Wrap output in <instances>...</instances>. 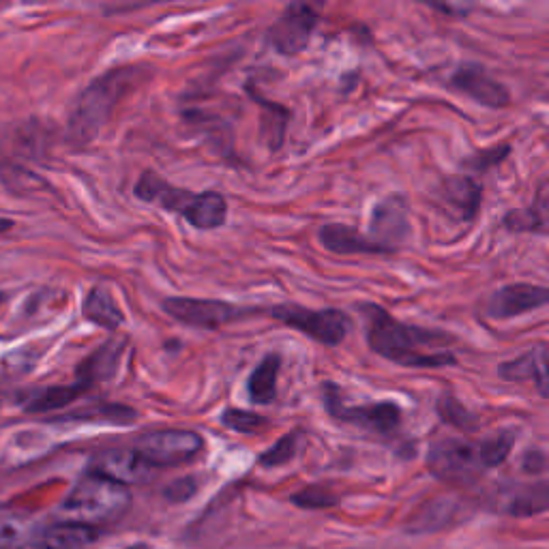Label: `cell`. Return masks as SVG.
<instances>
[{"label": "cell", "mask_w": 549, "mask_h": 549, "mask_svg": "<svg viewBox=\"0 0 549 549\" xmlns=\"http://www.w3.org/2000/svg\"><path fill=\"white\" fill-rule=\"evenodd\" d=\"M359 314L365 320L367 346L382 359L417 369L457 365V356L449 350L455 344L453 335L399 322L376 303H359Z\"/></svg>", "instance_id": "cell-1"}, {"label": "cell", "mask_w": 549, "mask_h": 549, "mask_svg": "<svg viewBox=\"0 0 549 549\" xmlns=\"http://www.w3.org/2000/svg\"><path fill=\"white\" fill-rule=\"evenodd\" d=\"M131 502L133 496L127 485L88 472L58 507V517L69 524L101 530V526L123 519L131 509Z\"/></svg>", "instance_id": "cell-2"}, {"label": "cell", "mask_w": 549, "mask_h": 549, "mask_svg": "<svg viewBox=\"0 0 549 549\" xmlns=\"http://www.w3.org/2000/svg\"><path fill=\"white\" fill-rule=\"evenodd\" d=\"M136 196L144 202L159 204L161 209L183 215L198 230H215L226 224L228 202L219 191H194L172 187L155 172H144L136 185Z\"/></svg>", "instance_id": "cell-3"}, {"label": "cell", "mask_w": 549, "mask_h": 549, "mask_svg": "<svg viewBox=\"0 0 549 549\" xmlns=\"http://www.w3.org/2000/svg\"><path fill=\"white\" fill-rule=\"evenodd\" d=\"M138 76V67H123L106 73V76L88 86L71 112V136L80 142L93 140L99 129L106 125L118 99H123L125 93L136 86Z\"/></svg>", "instance_id": "cell-4"}, {"label": "cell", "mask_w": 549, "mask_h": 549, "mask_svg": "<svg viewBox=\"0 0 549 549\" xmlns=\"http://www.w3.org/2000/svg\"><path fill=\"white\" fill-rule=\"evenodd\" d=\"M322 402L331 419L369 429L374 434L389 436L402 425V408L395 402H372L348 406L344 402V391L335 382H322Z\"/></svg>", "instance_id": "cell-5"}, {"label": "cell", "mask_w": 549, "mask_h": 549, "mask_svg": "<svg viewBox=\"0 0 549 549\" xmlns=\"http://www.w3.org/2000/svg\"><path fill=\"white\" fill-rule=\"evenodd\" d=\"M427 468L442 483L466 487L477 483L483 474L479 444L464 438L434 440L427 451Z\"/></svg>", "instance_id": "cell-6"}, {"label": "cell", "mask_w": 549, "mask_h": 549, "mask_svg": "<svg viewBox=\"0 0 549 549\" xmlns=\"http://www.w3.org/2000/svg\"><path fill=\"white\" fill-rule=\"evenodd\" d=\"M269 316L281 322L288 329L301 331L307 337L320 341L324 346H339L350 333V316L346 311L329 307V309H309L301 305H275L269 309Z\"/></svg>", "instance_id": "cell-7"}, {"label": "cell", "mask_w": 549, "mask_h": 549, "mask_svg": "<svg viewBox=\"0 0 549 549\" xmlns=\"http://www.w3.org/2000/svg\"><path fill=\"white\" fill-rule=\"evenodd\" d=\"M204 449V440L200 434L189 429H161L138 438L136 451L151 468H170L183 466L196 459Z\"/></svg>", "instance_id": "cell-8"}, {"label": "cell", "mask_w": 549, "mask_h": 549, "mask_svg": "<svg viewBox=\"0 0 549 549\" xmlns=\"http://www.w3.org/2000/svg\"><path fill=\"white\" fill-rule=\"evenodd\" d=\"M163 309L178 322L196 326V329H221V326L236 320L260 314L256 307H241L213 299H187V296L166 299L163 301Z\"/></svg>", "instance_id": "cell-9"}, {"label": "cell", "mask_w": 549, "mask_h": 549, "mask_svg": "<svg viewBox=\"0 0 549 549\" xmlns=\"http://www.w3.org/2000/svg\"><path fill=\"white\" fill-rule=\"evenodd\" d=\"M320 22L316 7L307 3H292L284 9L269 31V43L281 56H296L307 50L314 28Z\"/></svg>", "instance_id": "cell-10"}, {"label": "cell", "mask_w": 549, "mask_h": 549, "mask_svg": "<svg viewBox=\"0 0 549 549\" xmlns=\"http://www.w3.org/2000/svg\"><path fill=\"white\" fill-rule=\"evenodd\" d=\"M449 86L453 91L464 93L487 108H507L511 101L507 86L489 76L485 67L479 63L459 65L449 80Z\"/></svg>", "instance_id": "cell-11"}, {"label": "cell", "mask_w": 549, "mask_h": 549, "mask_svg": "<svg viewBox=\"0 0 549 549\" xmlns=\"http://www.w3.org/2000/svg\"><path fill=\"white\" fill-rule=\"evenodd\" d=\"M549 305V288L534 284H509L489 296L485 314L496 320H509Z\"/></svg>", "instance_id": "cell-12"}, {"label": "cell", "mask_w": 549, "mask_h": 549, "mask_svg": "<svg viewBox=\"0 0 549 549\" xmlns=\"http://www.w3.org/2000/svg\"><path fill=\"white\" fill-rule=\"evenodd\" d=\"M369 236L395 254L397 247L410 236L408 209L402 198L389 196L374 206L369 217Z\"/></svg>", "instance_id": "cell-13"}, {"label": "cell", "mask_w": 549, "mask_h": 549, "mask_svg": "<svg viewBox=\"0 0 549 549\" xmlns=\"http://www.w3.org/2000/svg\"><path fill=\"white\" fill-rule=\"evenodd\" d=\"M91 472L129 487L151 481L155 468L148 466L133 449H108L93 459Z\"/></svg>", "instance_id": "cell-14"}, {"label": "cell", "mask_w": 549, "mask_h": 549, "mask_svg": "<svg viewBox=\"0 0 549 549\" xmlns=\"http://www.w3.org/2000/svg\"><path fill=\"white\" fill-rule=\"evenodd\" d=\"M498 376L507 382H532L543 399H549V346L539 344L513 361L498 365Z\"/></svg>", "instance_id": "cell-15"}, {"label": "cell", "mask_w": 549, "mask_h": 549, "mask_svg": "<svg viewBox=\"0 0 549 549\" xmlns=\"http://www.w3.org/2000/svg\"><path fill=\"white\" fill-rule=\"evenodd\" d=\"M318 241L335 256H389L391 249L376 243L372 236L361 234L346 224H324L318 230Z\"/></svg>", "instance_id": "cell-16"}, {"label": "cell", "mask_w": 549, "mask_h": 549, "mask_svg": "<svg viewBox=\"0 0 549 549\" xmlns=\"http://www.w3.org/2000/svg\"><path fill=\"white\" fill-rule=\"evenodd\" d=\"M41 526L33 513L18 507H0V549L35 547Z\"/></svg>", "instance_id": "cell-17"}, {"label": "cell", "mask_w": 549, "mask_h": 549, "mask_svg": "<svg viewBox=\"0 0 549 549\" xmlns=\"http://www.w3.org/2000/svg\"><path fill=\"white\" fill-rule=\"evenodd\" d=\"M101 530L80 524H52L39 530L35 541L37 549H86L99 541Z\"/></svg>", "instance_id": "cell-18"}, {"label": "cell", "mask_w": 549, "mask_h": 549, "mask_svg": "<svg viewBox=\"0 0 549 549\" xmlns=\"http://www.w3.org/2000/svg\"><path fill=\"white\" fill-rule=\"evenodd\" d=\"M440 191H442L444 202H447L451 209H455L459 219L474 221L481 206L483 189L472 176H466V174L449 176L447 181L442 183Z\"/></svg>", "instance_id": "cell-19"}, {"label": "cell", "mask_w": 549, "mask_h": 549, "mask_svg": "<svg viewBox=\"0 0 549 549\" xmlns=\"http://www.w3.org/2000/svg\"><path fill=\"white\" fill-rule=\"evenodd\" d=\"M504 511L511 517H532L549 511V481L519 485L504 502Z\"/></svg>", "instance_id": "cell-20"}, {"label": "cell", "mask_w": 549, "mask_h": 549, "mask_svg": "<svg viewBox=\"0 0 549 549\" xmlns=\"http://www.w3.org/2000/svg\"><path fill=\"white\" fill-rule=\"evenodd\" d=\"M281 369V356L277 352L266 354L260 365L251 372L247 391L254 404H271L277 397V378Z\"/></svg>", "instance_id": "cell-21"}, {"label": "cell", "mask_w": 549, "mask_h": 549, "mask_svg": "<svg viewBox=\"0 0 549 549\" xmlns=\"http://www.w3.org/2000/svg\"><path fill=\"white\" fill-rule=\"evenodd\" d=\"M84 318L106 329H116L123 324V311L108 288H93L84 301Z\"/></svg>", "instance_id": "cell-22"}, {"label": "cell", "mask_w": 549, "mask_h": 549, "mask_svg": "<svg viewBox=\"0 0 549 549\" xmlns=\"http://www.w3.org/2000/svg\"><path fill=\"white\" fill-rule=\"evenodd\" d=\"M88 389L82 382L76 384H63V387H50L35 393L31 399H28L24 410L31 414H43V412H54V410H63L71 402L80 399Z\"/></svg>", "instance_id": "cell-23"}, {"label": "cell", "mask_w": 549, "mask_h": 549, "mask_svg": "<svg viewBox=\"0 0 549 549\" xmlns=\"http://www.w3.org/2000/svg\"><path fill=\"white\" fill-rule=\"evenodd\" d=\"M247 91L251 93V97L258 101V106L264 110L262 127H264L266 142H269L271 151H279L281 144H284V140H286V129H288V118H290L288 108L281 106V103L260 97L258 93L251 91V88H247Z\"/></svg>", "instance_id": "cell-24"}, {"label": "cell", "mask_w": 549, "mask_h": 549, "mask_svg": "<svg viewBox=\"0 0 549 549\" xmlns=\"http://www.w3.org/2000/svg\"><path fill=\"white\" fill-rule=\"evenodd\" d=\"M457 502H444L436 500L432 504H425V507L410 519L408 530L410 532H436L451 526L457 519Z\"/></svg>", "instance_id": "cell-25"}, {"label": "cell", "mask_w": 549, "mask_h": 549, "mask_svg": "<svg viewBox=\"0 0 549 549\" xmlns=\"http://www.w3.org/2000/svg\"><path fill=\"white\" fill-rule=\"evenodd\" d=\"M118 354H121V346H118V341H110L108 346L99 348L91 356V359H86V363L82 365L78 382H82L86 389H91L95 382L108 380V376H112L116 369Z\"/></svg>", "instance_id": "cell-26"}, {"label": "cell", "mask_w": 549, "mask_h": 549, "mask_svg": "<svg viewBox=\"0 0 549 549\" xmlns=\"http://www.w3.org/2000/svg\"><path fill=\"white\" fill-rule=\"evenodd\" d=\"M436 410H438V417L442 419V423L462 429V432H477L479 429L477 414L470 412L462 402H459V399H455L449 393L438 397Z\"/></svg>", "instance_id": "cell-27"}, {"label": "cell", "mask_w": 549, "mask_h": 549, "mask_svg": "<svg viewBox=\"0 0 549 549\" xmlns=\"http://www.w3.org/2000/svg\"><path fill=\"white\" fill-rule=\"evenodd\" d=\"M513 444L515 432H511V429H502V432L479 442V457L483 468H498L500 464L507 462V457L513 451Z\"/></svg>", "instance_id": "cell-28"}, {"label": "cell", "mask_w": 549, "mask_h": 549, "mask_svg": "<svg viewBox=\"0 0 549 549\" xmlns=\"http://www.w3.org/2000/svg\"><path fill=\"white\" fill-rule=\"evenodd\" d=\"M301 440H303V432L301 429H292L290 434H286L284 438H279L269 451H264L258 459V464L264 468H279L290 464L292 459L296 457L301 449Z\"/></svg>", "instance_id": "cell-29"}, {"label": "cell", "mask_w": 549, "mask_h": 549, "mask_svg": "<svg viewBox=\"0 0 549 549\" xmlns=\"http://www.w3.org/2000/svg\"><path fill=\"white\" fill-rule=\"evenodd\" d=\"M221 423H224L232 432L239 434H260L262 429L269 425V419L262 417L258 412H249L241 408H228L221 414Z\"/></svg>", "instance_id": "cell-30"}, {"label": "cell", "mask_w": 549, "mask_h": 549, "mask_svg": "<svg viewBox=\"0 0 549 549\" xmlns=\"http://www.w3.org/2000/svg\"><path fill=\"white\" fill-rule=\"evenodd\" d=\"M290 500L296 504V507L311 509V511L333 509L339 504V496L324 485H309V487L301 489L299 494H294Z\"/></svg>", "instance_id": "cell-31"}, {"label": "cell", "mask_w": 549, "mask_h": 549, "mask_svg": "<svg viewBox=\"0 0 549 549\" xmlns=\"http://www.w3.org/2000/svg\"><path fill=\"white\" fill-rule=\"evenodd\" d=\"M545 226L539 206H526V209H513L504 215V228L511 232H539Z\"/></svg>", "instance_id": "cell-32"}, {"label": "cell", "mask_w": 549, "mask_h": 549, "mask_svg": "<svg viewBox=\"0 0 549 549\" xmlns=\"http://www.w3.org/2000/svg\"><path fill=\"white\" fill-rule=\"evenodd\" d=\"M509 153H511V144L500 142L492 148H483V151L466 157L462 163H464V168L470 170V172H487V170L496 168L498 163H502L504 159H507Z\"/></svg>", "instance_id": "cell-33"}, {"label": "cell", "mask_w": 549, "mask_h": 549, "mask_svg": "<svg viewBox=\"0 0 549 549\" xmlns=\"http://www.w3.org/2000/svg\"><path fill=\"white\" fill-rule=\"evenodd\" d=\"M196 492H198L196 479L185 477V479H178L172 485H168L166 492H163V494H166V498L170 502H187Z\"/></svg>", "instance_id": "cell-34"}, {"label": "cell", "mask_w": 549, "mask_h": 549, "mask_svg": "<svg viewBox=\"0 0 549 549\" xmlns=\"http://www.w3.org/2000/svg\"><path fill=\"white\" fill-rule=\"evenodd\" d=\"M522 466H524L526 472L537 474V472H541L547 466V459H545V455L541 451H528L524 455V464Z\"/></svg>", "instance_id": "cell-35"}, {"label": "cell", "mask_w": 549, "mask_h": 549, "mask_svg": "<svg viewBox=\"0 0 549 549\" xmlns=\"http://www.w3.org/2000/svg\"><path fill=\"white\" fill-rule=\"evenodd\" d=\"M13 228V221H9V219H0V232H7V230H11Z\"/></svg>", "instance_id": "cell-36"}, {"label": "cell", "mask_w": 549, "mask_h": 549, "mask_svg": "<svg viewBox=\"0 0 549 549\" xmlns=\"http://www.w3.org/2000/svg\"><path fill=\"white\" fill-rule=\"evenodd\" d=\"M131 549H136V547H131Z\"/></svg>", "instance_id": "cell-37"}]
</instances>
